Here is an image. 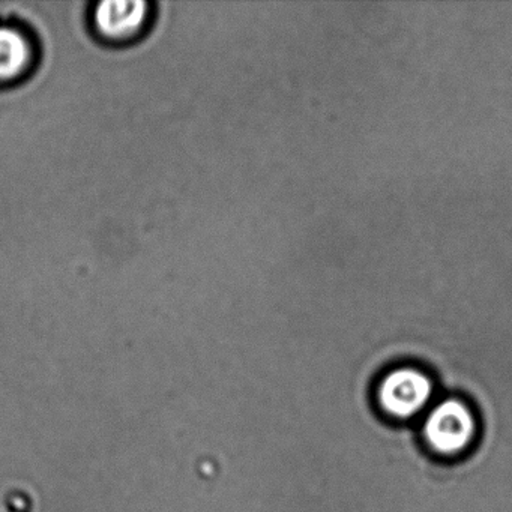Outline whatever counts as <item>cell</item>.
I'll return each instance as SVG.
<instances>
[{
  "label": "cell",
  "mask_w": 512,
  "mask_h": 512,
  "mask_svg": "<svg viewBox=\"0 0 512 512\" xmlns=\"http://www.w3.org/2000/svg\"><path fill=\"white\" fill-rule=\"evenodd\" d=\"M422 434L437 454L445 457L461 454L475 440V413L458 398H446L428 412Z\"/></svg>",
  "instance_id": "obj_1"
},
{
  "label": "cell",
  "mask_w": 512,
  "mask_h": 512,
  "mask_svg": "<svg viewBox=\"0 0 512 512\" xmlns=\"http://www.w3.org/2000/svg\"><path fill=\"white\" fill-rule=\"evenodd\" d=\"M428 374L412 367L389 371L379 385V404L392 418L410 419L421 413L433 397Z\"/></svg>",
  "instance_id": "obj_2"
},
{
  "label": "cell",
  "mask_w": 512,
  "mask_h": 512,
  "mask_svg": "<svg viewBox=\"0 0 512 512\" xmlns=\"http://www.w3.org/2000/svg\"><path fill=\"white\" fill-rule=\"evenodd\" d=\"M148 19V4L133 0H110L98 5L95 10V26L104 38L128 40L134 37Z\"/></svg>",
  "instance_id": "obj_3"
},
{
  "label": "cell",
  "mask_w": 512,
  "mask_h": 512,
  "mask_svg": "<svg viewBox=\"0 0 512 512\" xmlns=\"http://www.w3.org/2000/svg\"><path fill=\"white\" fill-rule=\"evenodd\" d=\"M35 61L31 38L11 26H0V85L17 82L31 71Z\"/></svg>",
  "instance_id": "obj_4"
}]
</instances>
